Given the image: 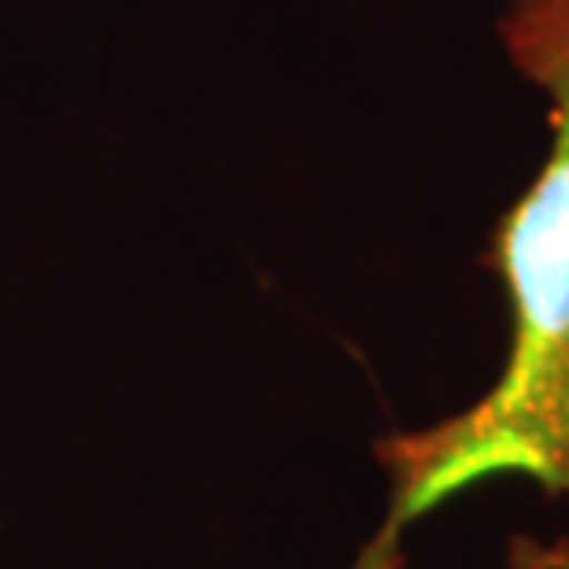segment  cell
Masks as SVG:
<instances>
[{
	"mask_svg": "<svg viewBox=\"0 0 569 569\" xmlns=\"http://www.w3.org/2000/svg\"><path fill=\"white\" fill-rule=\"evenodd\" d=\"M503 44L551 104L540 174L496 230L510 307L507 362L470 407L378 443L389 532L496 477L569 496V0H510Z\"/></svg>",
	"mask_w": 569,
	"mask_h": 569,
	"instance_id": "cell-1",
	"label": "cell"
},
{
	"mask_svg": "<svg viewBox=\"0 0 569 569\" xmlns=\"http://www.w3.org/2000/svg\"><path fill=\"white\" fill-rule=\"evenodd\" d=\"M400 532H389L381 529L378 537H373L367 548L359 551V559L351 562V569H403V559H400Z\"/></svg>",
	"mask_w": 569,
	"mask_h": 569,
	"instance_id": "cell-2",
	"label": "cell"
}]
</instances>
